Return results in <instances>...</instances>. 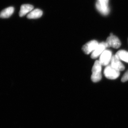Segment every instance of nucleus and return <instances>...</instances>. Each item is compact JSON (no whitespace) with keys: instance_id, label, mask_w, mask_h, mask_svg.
<instances>
[{"instance_id":"12","label":"nucleus","mask_w":128,"mask_h":128,"mask_svg":"<svg viewBox=\"0 0 128 128\" xmlns=\"http://www.w3.org/2000/svg\"><path fill=\"white\" fill-rule=\"evenodd\" d=\"M118 58L121 60L128 63V52L124 50H120L116 53Z\"/></svg>"},{"instance_id":"13","label":"nucleus","mask_w":128,"mask_h":128,"mask_svg":"<svg viewBox=\"0 0 128 128\" xmlns=\"http://www.w3.org/2000/svg\"><path fill=\"white\" fill-rule=\"evenodd\" d=\"M128 80V70L124 74L123 76H122V82H125Z\"/></svg>"},{"instance_id":"7","label":"nucleus","mask_w":128,"mask_h":128,"mask_svg":"<svg viewBox=\"0 0 128 128\" xmlns=\"http://www.w3.org/2000/svg\"><path fill=\"white\" fill-rule=\"evenodd\" d=\"M120 60H121L116 55L113 56L110 62V65L118 71H123L125 69V66Z\"/></svg>"},{"instance_id":"6","label":"nucleus","mask_w":128,"mask_h":128,"mask_svg":"<svg viewBox=\"0 0 128 128\" xmlns=\"http://www.w3.org/2000/svg\"><path fill=\"white\" fill-rule=\"evenodd\" d=\"M107 47H112L113 48H118L120 47L121 42L117 37L111 34L106 39V42Z\"/></svg>"},{"instance_id":"4","label":"nucleus","mask_w":128,"mask_h":128,"mask_svg":"<svg viewBox=\"0 0 128 128\" xmlns=\"http://www.w3.org/2000/svg\"><path fill=\"white\" fill-rule=\"evenodd\" d=\"M113 56L111 51L105 50L100 56L99 61L102 66H107L110 63Z\"/></svg>"},{"instance_id":"2","label":"nucleus","mask_w":128,"mask_h":128,"mask_svg":"<svg viewBox=\"0 0 128 128\" xmlns=\"http://www.w3.org/2000/svg\"><path fill=\"white\" fill-rule=\"evenodd\" d=\"M108 1L109 0H98V2L96 4V8L103 15H108L110 12Z\"/></svg>"},{"instance_id":"1","label":"nucleus","mask_w":128,"mask_h":128,"mask_svg":"<svg viewBox=\"0 0 128 128\" xmlns=\"http://www.w3.org/2000/svg\"><path fill=\"white\" fill-rule=\"evenodd\" d=\"M102 64L98 60H96L94 63L92 69V75L91 79L94 82H97L101 80L102 78Z\"/></svg>"},{"instance_id":"9","label":"nucleus","mask_w":128,"mask_h":128,"mask_svg":"<svg viewBox=\"0 0 128 128\" xmlns=\"http://www.w3.org/2000/svg\"><path fill=\"white\" fill-rule=\"evenodd\" d=\"M34 9L33 6L30 4H24L21 6L20 12H19V16L20 17H23L25 15L30 13Z\"/></svg>"},{"instance_id":"8","label":"nucleus","mask_w":128,"mask_h":128,"mask_svg":"<svg viewBox=\"0 0 128 128\" xmlns=\"http://www.w3.org/2000/svg\"><path fill=\"white\" fill-rule=\"evenodd\" d=\"M107 47L106 42H102L99 43L95 50L92 53L91 57L92 59H95L100 56L104 51L106 50Z\"/></svg>"},{"instance_id":"3","label":"nucleus","mask_w":128,"mask_h":128,"mask_svg":"<svg viewBox=\"0 0 128 128\" xmlns=\"http://www.w3.org/2000/svg\"><path fill=\"white\" fill-rule=\"evenodd\" d=\"M105 76L110 80H115L118 78L120 75V72L114 69L110 65L106 66L104 70Z\"/></svg>"},{"instance_id":"11","label":"nucleus","mask_w":128,"mask_h":128,"mask_svg":"<svg viewBox=\"0 0 128 128\" xmlns=\"http://www.w3.org/2000/svg\"><path fill=\"white\" fill-rule=\"evenodd\" d=\"M43 12L42 10L39 9H36L31 11L28 15V18L37 19L39 18L42 16Z\"/></svg>"},{"instance_id":"10","label":"nucleus","mask_w":128,"mask_h":128,"mask_svg":"<svg viewBox=\"0 0 128 128\" xmlns=\"http://www.w3.org/2000/svg\"><path fill=\"white\" fill-rule=\"evenodd\" d=\"M14 8L13 7H9L4 9L0 12V18H7L10 17L14 14Z\"/></svg>"},{"instance_id":"5","label":"nucleus","mask_w":128,"mask_h":128,"mask_svg":"<svg viewBox=\"0 0 128 128\" xmlns=\"http://www.w3.org/2000/svg\"><path fill=\"white\" fill-rule=\"evenodd\" d=\"M98 44V42L95 40L90 41L83 46L82 49L84 53L86 54H89L95 50Z\"/></svg>"}]
</instances>
